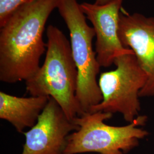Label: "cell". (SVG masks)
Masks as SVG:
<instances>
[{
  "label": "cell",
  "instance_id": "obj_3",
  "mask_svg": "<svg viewBox=\"0 0 154 154\" xmlns=\"http://www.w3.org/2000/svg\"><path fill=\"white\" fill-rule=\"evenodd\" d=\"M112 116L111 113L97 111L78 116L74 122L78 128L68 136L63 154H126L149 135L140 127L147 121V116L139 115L123 126L107 125L105 121Z\"/></svg>",
  "mask_w": 154,
  "mask_h": 154
},
{
  "label": "cell",
  "instance_id": "obj_6",
  "mask_svg": "<svg viewBox=\"0 0 154 154\" xmlns=\"http://www.w3.org/2000/svg\"><path fill=\"white\" fill-rule=\"evenodd\" d=\"M78 128L74 120L49 97L36 124L23 132L25 142L21 154H63L68 136Z\"/></svg>",
  "mask_w": 154,
  "mask_h": 154
},
{
  "label": "cell",
  "instance_id": "obj_5",
  "mask_svg": "<svg viewBox=\"0 0 154 154\" xmlns=\"http://www.w3.org/2000/svg\"><path fill=\"white\" fill-rule=\"evenodd\" d=\"M114 64V70L100 75L98 85L102 100L89 112H119L126 121L131 123L139 116V94L147 76L133 51L119 56Z\"/></svg>",
  "mask_w": 154,
  "mask_h": 154
},
{
  "label": "cell",
  "instance_id": "obj_8",
  "mask_svg": "<svg viewBox=\"0 0 154 154\" xmlns=\"http://www.w3.org/2000/svg\"><path fill=\"white\" fill-rule=\"evenodd\" d=\"M118 34L123 45L132 50L147 76L140 97H154V17L120 13Z\"/></svg>",
  "mask_w": 154,
  "mask_h": 154
},
{
  "label": "cell",
  "instance_id": "obj_9",
  "mask_svg": "<svg viewBox=\"0 0 154 154\" xmlns=\"http://www.w3.org/2000/svg\"><path fill=\"white\" fill-rule=\"evenodd\" d=\"M49 100V97L43 96L19 97L0 91V118L22 133L36 124Z\"/></svg>",
  "mask_w": 154,
  "mask_h": 154
},
{
  "label": "cell",
  "instance_id": "obj_1",
  "mask_svg": "<svg viewBox=\"0 0 154 154\" xmlns=\"http://www.w3.org/2000/svg\"><path fill=\"white\" fill-rule=\"evenodd\" d=\"M59 0H33L20 6L0 26V81L6 83L33 77L47 49L46 22Z\"/></svg>",
  "mask_w": 154,
  "mask_h": 154
},
{
  "label": "cell",
  "instance_id": "obj_10",
  "mask_svg": "<svg viewBox=\"0 0 154 154\" xmlns=\"http://www.w3.org/2000/svg\"><path fill=\"white\" fill-rule=\"evenodd\" d=\"M33 0H0V26L20 6Z\"/></svg>",
  "mask_w": 154,
  "mask_h": 154
},
{
  "label": "cell",
  "instance_id": "obj_4",
  "mask_svg": "<svg viewBox=\"0 0 154 154\" xmlns=\"http://www.w3.org/2000/svg\"><path fill=\"white\" fill-rule=\"evenodd\" d=\"M57 9L70 33L72 54L78 70L76 99L82 115L102 100L97 80L100 66L93 46L95 33L88 26L77 0H59Z\"/></svg>",
  "mask_w": 154,
  "mask_h": 154
},
{
  "label": "cell",
  "instance_id": "obj_7",
  "mask_svg": "<svg viewBox=\"0 0 154 154\" xmlns=\"http://www.w3.org/2000/svg\"><path fill=\"white\" fill-rule=\"evenodd\" d=\"M122 2L115 0L105 5L86 2L79 4L81 10L93 25L96 37L95 51L100 67H110L117 57L132 51L123 45L118 34Z\"/></svg>",
  "mask_w": 154,
  "mask_h": 154
},
{
  "label": "cell",
  "instance_id": "obj_2",
  "mask_svg": "<svg viewBox=\"0 0 154 154\" xmlns=\"http://www.w3.org/2000/svg\"><path fill=\"white\" fill-rule=\"evenodd\" d=\"M47 49L44 64L25 81L30 96L51 97L67 116L74 121L81 116L76 99L78 70L70 42L59 28L50 25L46 30Z\"/></svg>",
  "mask_w": 154,
  "mask_h": 154
},
{
  "label": "cell",
  "instance_id": "obj_11",
  "mask_svg": "<svg viewBox=\"0 0 154 154\" xmlns=\"http://www.w3.org/2000/svg\"><path fill=\"white\" fill-rule=\"evenodd\" d=\"M115 0H95V3L98 5H105Z\"/></svg>",
  "mask_w": 154,
  "mask_h": 154
}]
</instances>
